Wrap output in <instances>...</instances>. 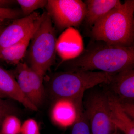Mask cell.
I'll return each mask as SVG.
<instances>
[{
    "label": "cell",
    "mask_w": 134,
    "mask_h": 134,
    "mask_svg": "<svg viewBox=\"0 0 134 134\" xmlns=\"http://www.w3.org/2000/svg\"><path fill=\"white\" fill-rule=\"evenodd\" d=\"M116 134H123V133H121V132H120V131H118V132H117V133Z\"/></svg>",
    "instance_id": "cell-25"
},
{
    "label": "cell",
    "mask_w": 134,
    "mask_h": 134,
    "mask_svg": "<svg viewBox=\"0 0 134 134\" xmlns=\"http://www.w3.org/2000/svg\"><path fill=\"white\" fill-rule=\"evenodd\" d=\"M16 66V80L19 89L27 99L38 108L43 104L46 96L43 78L26 63L21 62Z\"/></svg>",
    "instance_id": "cell-7"
},
{
    "label": "cell",
    "mask_w": 134,
    "mask_h": 134,
    "mask_svg": "<svg viewBox=\"0 0 134 134\" xmlns=\"http://www.w3.org/2000/svg\"><path fill=\"white\" fill-rule=\"evenodd\" d=\"M0 134H1V133H0Z\"/></svg>",
    "instance_id": "cell-26"
},
{
    "label": "cell",
    "mask_w": 134,
    "mask_h": 134,
    "mask_svg": "<svg viewBox=\"0 0 134 134\" xmlns=\"http://www.w3.org/2000/svg\"><path fill=\"white\" fill-rule=\"evenodd\" d=\"M86 8L84 21L92 27L99 19L122 3L119 0H85Z\"/></svg>",
    "instance_id": "cell-12"
},
{
    "label": "cell",
    "mask_w": 134,
    "mask_h": 134,
    "mask_svg": "<svg viewBox=\"0 0 134 134\" xmlns=\"http://www.w3.org/2000/svg\"><path fill=\"white\" fill-rule=\"evenodd\" d=\"M10 20H6V21H0V33L2 31L5 27L9 24L8 22Z\"/></svg>",
    "instance_id": "cell-23"
},
{
    "label": "cell",
    "mask_w": 134,
    "mask_h": 134,
    "mask_svg": "<svg viewBox=\"0 0 134 134\" xmlns=\"http://www.w3.org/2000/svg\"><path fill=\"white\" fill-rule=\"evenodd\" d=\"M37 12L13 20L0 33V50L14 44L36 31L44 16Z\"/></svg>",
    "instance_id": "cell-8"
},
{
    "label": "cell",
    "mask_w": 134,
    "mask_h": 134,
    "mask_svg": "<svg viewBox=\"0 0 134 134\" xmlns=\"http://www.w3.org/2000/svg\"><path fill=\"white\" fill-rule=\"evenodd\" d=\"M83 95L71 100L74 105L76 117L71 134H91L88 121L84 108Z\"/></svg>",
    "instance_id": "cell-15"
},
{
    "label": "cell",
    "mask_w": 134,
    "mask_h": 134,
    "mask_svg": "<svg viewBox=\"0 0 134 134\" xmlns=\"http://www.w3.org/2000/svg\"><path fill=\"white\" fill-rule=\"evenodd\" d=\"M21 11L11 8L0 7V21L15 20L20 18Z\"/></svg>",
    "instance_id": "cell-19"
},
{
    "label": "cell",
    "mask_w": 134,
    "mask_h": 134,
    "mask_svg": "<svg viewBox=\"0 0 134 134\" xmlns=\"http://www.w3.org/2000/svg\"><path fill=\"white\" fill-rule=\"evenodd\" d=\"M20 134H40L37 122L32 119L25 121L22 124Z\"/></svg>",
    "instance_id": "cell-18"
},
{
    "label": "cell",
    "mask_w": 134,
    "mask_h": 134,
    "mask_svg": "<svg viewBox=\"0 0 134 134\" xmlns=\"http://www.w3.org/2000/svg\"><path fill=\"white\" fill-rule=\"evenodd\" d=\"M16 2V1L12 0H0V7L3 8H10Z\"/></svg>",
    "instance_id": "cell-22"
},
{
    "label": "cell",
    "mask_w": 134,
    "mask_h": 134,
    "mask_svg": "<svg viewBox=\"0 0 134 134\" xmlns=\"http://www.w3.org/2000/svg\"><path fill=\"white\" fill-rule=\"evenodd\" d=\"M7 97L6 96H5V95H3V93H1L0 92V98H4Z\"/></svg>",
    "instance_id": "cell-24"
},
{
    "label": "cell",
    "mask_w": 134,
    "mask_h": 134,
    "mask_svg": "<svg viewBox=\"0 0 134 134\" xmlns=\"http://www.w3.org/2000/svg\"><path fill=\"white\" fill-rule=\"evenodd\" d=\"M108 85L109 91L119 100H134V68L113 74Z\"/></svg>",
    "instance_id": "cell-9"
},
{
    "label": "cell",
    "mask_w": 134,
    "mask_h": 134,
    "mask_svg": "<svg viewBox=\"0 0 134 134\" xmlns=\"http://www.w3.org/2000/svg\"><path fill=\"white\" fill-rule=\"evenodd\" d=\"M57 38L55 28L48 13L44 12L41 23L31 39L27 53L29 66L41 78L54 63Z\"/></svg>",
    "instance_id": "cell-4"
},
{
    "label": "cell",
    "mask_w": 134,
    "mask_h": 134,
    "mask_svg": "<svg viewBox=\"0 0 134 134\" xmlns=\"http://www.w3.org/2000/svg\"><path fill=\"white\" fill-rule=\"evenodd\" d=\"M113 75L100 71L58 72L49 79L48 91L52 97L57 100H72L98 85L108 84Z\"/></svg>",
    "instance_id": "cell-3"
},
{
    "label": "cell",
    "mask_w": 134,
    "mask_h": 134,
    "mask_svg": "<svg viewBox=\"0 0 134 134\" xmlns=\"http://www.w3.org/2000/svg\"><path fill=\"white\" fill-rule=\"evenodd\" d=\"M22 124L18 117L14 114L8 115L0 124L1 134H20Z\"/></svg>",
    "instance_id": "cell-16"
},
{
    "label": "cell",
    "mask_w": 134,
    "mask_h": 134,
    "mask_svg": "<svg viewBox=\"0 0 134 134\" xmlns=\"http://www.w3.org/2000/svg\"><path fill=\"white\" fill-rule=\"evenodd\" d=\"M0 92L7 97H9L21 103L25 108L34 111L38 110V108L32 104L24 95L12 74L1 67Z\"/></svg>",
    "instance_id": "cell-10"
},
{
    "label": "cell",
    "mask_w": 134,
    "mask_h": 134,
    "mask_svg": "<svg viewBox=\"0 0 134 134\" xmlns=\"http://www.w3.org/2000/svg\"><path fill=\"white\" fill-rule=\"evenodd\" d=\"M52 117L57 125L67 127L74 121L76 111L74 105L71 100L59 99L56 100L52 111Z\"/></svg>",
    "instance_id": "cell-13"
},
{
    "label": "cell",
    "mask_w": 134,
    "mask_h": 134,
    "mask_svg": "<svg viewBox=\"0 0 134 134\" xmlns=\"http://www.w3.org/2000/svg\"><path fill=\"white\" fill-rule=\"evenodd\" d=\"M122 110L131 119L134 120V100H119Z\"/></svg>",
    "instance_id": "cell-21"
},
{
    "label": "cell",
    "mask_w": 134,
    "mask_h": 134,
    "mask_svg": "<svg viewBox=\"0 0 134 134\" xmlns=\"http://www.w3.org/2000/svg\"><path fill=\"white\" fill-rule=\"evenodd\" d=\"M91 134H116L119 130L110 119L105 92L90 93L83 103Z\"/></svg>",
    "instance_id": "cell-5"
},
{
    "label": "cell",
    "mask_w": 134,
    "mask_h": 134,
    "mask_svg": "<svg viewBox=\"0 0 134 134\" xmlns=\"http://www.w3.org/2000/svg\"><path fill=\"white\" fill-rule=\"evenodd\" d=\"M108 98L110 119L117 129L123 134H134V120L128 116L117 99L109 91H105Z\"/></svg>",
    "instance_id": "cell-11"
},
{
    "label": "cell",
    "mask_w": 134,
    "mask_h": 134,
    "mask_svg": "<svg viewBox=\"0 0 134 134\" xmlns=\"http://www.w3.org/2000/svg\"><path fill=\"white\" fill-rule=\"evenodd\" d=\"M45 8L60 31L79 26L84 21L86 13V5L81 0H48Z\"/></svg>",
    "instance_id": "cell-6"
},
{
    "label": "cell",
    "mask_w": 134,
    "mask_h": 134,
    "mask_svg": "<svg viewBox=\"0 0 134 134\" xmlns=\"http://www.w3.org/2000/svg\"><path fill=\"white\" fill-rule=\"evenodd\" d=\"M34 33L30 34L19 43L0 50V60L15 66L21 62L26 55L28 47Z\"/></svg>",
    "instance_id": "cell-14"
},
{
    "label": "cell",
    "mask_w": 134,
    "mask_h": 134,
    "mask_svg": "<svg viewBox=\"0 0 134 134\" xmlns=\"http://www.w3.org/2000/svg\"><path fill=\"white\" fill-rule=\"evenodd\" d=\"M15 109L11 104L2 98H0V124L6 116L14 114Z\"/></svg>",
    "instance_id": "cell-20"
},
{
    "label": "cell",
    "mask_w": 134,
    "mask_h": 134,
    "mask_svg": "<svg viewBox=\"0 0 134 134\" xmlns=\"http://www.w3.org/2000/svg\"><path fill=\"white\" fill-rule=\"evenodd\" d=\"M134 0H126L92 27V40L119 47L134 46Z\"/></svg>",
    "instance_id": "cell-2"
},
{
    "label": "cell",
    "mask_w": 134,
    "mask_h": 134,
    "mask_svg": "<svg viewBox=\"0 0 134 134\" xmlns=\"http://www.w3.org/2000/svg\"><path fill=\"white\" fill-rule=\"evenodd\" d=\"M68 71H98L114 74L134 68V46L121 47L91 40L81 55L68 61Z\"/></svg>",
    "instance_id": "cell-1"
},
{
    "label": "cell",
    "mask_w": 134,
    "mask_h": 134,
    "mask_svg": "<svg viewBox=\"0 0 134 134\" xmlns=\"http://www.w3.org/2000/svg\"><path fill=\"white\" fill-rule=\"evenodd\" d=\"M16 2L24 16L31 14L39 9L45 7L47 3L46 0H17Z\"/></svg>",
    "instance_id": "cell-17"
}]
</instances>
